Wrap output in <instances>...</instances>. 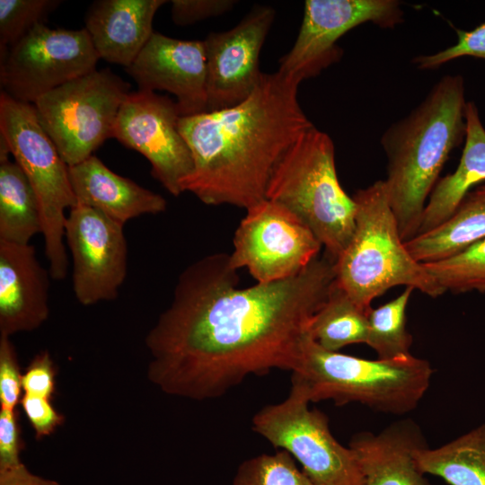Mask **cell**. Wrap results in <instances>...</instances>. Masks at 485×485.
<instances>
[{"label": "cell", "instance_id": "obj_7", "mask_svg": "<svg viewBox=\"0 0 485 485\" xmlns=\"http://www.w3.org/2000/svg\"><path fill=\"white\" fill-rule=\"evenodd\" d=\"M0 136L35 191L48 270L52 278L62 280L68 267L66 211L76 204L68 166L40 124L34 104L16 101L2 91Z\"/></svg>", "mask_w": 485, "mask_h": 485}, {"label": "cell", "instance_id": "obj_5", "mask_svg": "<svg viewBox=\"0 0 485 485\" xmlns=\"http://www.w3.org/2000/svg\"><path fill=\"white\" fill-rule=\"evenodd\" d=\"M356 204L352 236L334 261L335 282L361 309L388 289L405 286L437 297L445 291L415 260L401 239L384 180L353 195Z\"/></svg>", "mask_w": 485, "mask_h": 485}, {"label": "cell", "instance_id": "obj_15", "mask_svg": "<svg viewBox=\"0 0 485 485\" xmlns=\"http://www.w3.org/2000/svg\"><path fill=\"white\" fill-rule=\"evenodd\" d=\"M275 17L269 6L254 7L236 26L203 40L207 57V111L234 107L260 84L261 48Z\"/></svg>", "mask_w": 485, "mask_h": 485}, {"label": "cell", "instance_id": "obj_12", "mask_svg": "<svg viewBox=\"0 0 485 485\" xmlns=\"http://www.w3.org/2000/svg\"><path fill=\"white\" fill-rule=\"evenodd\" d=\"M180 114L171 98L151 91L130 92L116 118L111 137L143 154L151 173L172 195L194 169L191 151L179 130Z\"/></svg>", "mask_w": 485, "mask_h": 485}, {"label": "cell", "instance_id": "obj_21", "mask_svg": "<svg viewBox=\"0 0 485 485\" xmlns=\"http://www.w3.org/2000/svg\"><path fill=\"white\" fill-rule=\"evenodd\" d=\"M465 123L464 146L459 163L454 172L437 181L426 204L418 234L446 221L465 195L485 182V128L473 101L466 103Z\"/></svg>", "mask_w": 485, "mask_h": 485}, {"label": "cell", "instance_id": "obj_31", "mask_svg": "<svg viewBox=\"0 0 485 485\" xmlns=\"http://www.w3.org/2000/svg\"><path fill=\"white\" fill-rule=\"evenodd\" d=\"M22 374L9 337L0 336V410H15L21 401Z\"/></svg>", "mask_w": 485, "mask_h": 485}, {"label": "cell", "instance_id": "obj_9", "mask_svg": "<svg viewBox=\"0 0 485 485\" xmlns=\"http://www.w3.org/2000/svg\"><path fill=\"white\" fill-rule=\"evenodd\" d=\"M309 404L304 392L291 384L284 401L267 405L253 416L252 430L275 448L289 453L315 485H364L355 451L338 442L328 417Z\"/></svg>", "mask_w": 485, "mask_h": 485}, {"label": "cell", "instance_id": "obj_35", "mask_svg": "<svg viewBox=\"0 0 485 485\" xmlns=\"http://www.w3.org/2000/svg\"><path fill=\"white\" fill-rule=\"evenodd\" d=\"M22 447L15 410H0V469L21 464Z\"/></svg>", "mask_w": 485, "mask_h": 485}, {"label": "cell", "instance_id": "obj_10", "mask_svg": "<svg viewBox=\"0 0 485 485\" xmlns=\"http://www.w3.org/2000/svg\"><path fill=\"white\" fill-rule=\"evenodd\" d=\"M99 59L84 28L51 29L41 23L0 56L1 89L16 101L33 104L97 69Z\"/></svg>", "mask_w": 485, "mask_h": 485}, {"label": "cell", "instance_id": "obj_29", "mask_svg": "<svg viewBox=\"0 0 485 485\" xmlns=\"http://www.w3.org/2000/svg\"><path fill=\"white\" fill-rule=\"evenodd\" d=\"M60 4V0H0V56L44 23Z\"/></svg>", "mask_w": 485, "mask_h": 485}, {"label": "cell", "instance_id": "obj_1", "mask_svg": "<svg viewBox=\"0 0 485 485\" xmlns=\"http://www.w3.org/2000/svg\"><path fill=\"white\" fill-rule=\"evenodd\" d=\"M334 280L325 252L291 278L243 288L229 254L200 258L180 274L146 336L148 380L168 395L204 401L250 375L291 372Z\"/></svg>", "mask_w": 485, "mask_h": 485}, {"label": "cell", "instance_id": "obj_23", "mask_svg": "<svg viewBox=\"0 0 485 485\" xmlns=\"http://www.w3.org/2000/svg\"><path fill=\"white\" fill-rule=\"evenodd\" d=\"M419 471L448 485H485V424L439 446L415 451Z\"/></svg>", "mask_w": 485, "mask_h": 485}, {"label": "cell", "instance_id": "obj_14", "mask_svg": "<svg viewBox=\"0 0 485 485\" xmlns=\"http://www.w3.org/2000/svg\"><path fill=\"white\" fill-rule=\"evenodd\" d=\"M65 242L73 260V290L83 305L114 300L128 272L124 225L93 207L69 209Z\"/></svg>", "mask_w": 485, "mask_h": 485}, {"label": "cell", "instance_id": "obj_27", "mask_svg": "<svg viewBox=\"0 0 485 485\" xmlns=\"http://www.w3.org/2000/svg\"><path fill=\"white\" fill-rule=\"evenodd\" d=\"M424 266L445 292L485 293V238L451 257Z\"/></svg>", "mask_w": 485, "mask_h": 485}, {"label": "cell", "instance_id": "obj_18", "mask_svg": "<svg viewBox=\"0 0 485 485\" xmlns=\"http://www.w3.org/2000/svg\"><path fill=\"white\" fill-rule=\"evenodd\" d=\"M427 445L410 419L392 422L378 434L357 433L348 444L358 458L364 485H432L414 459L415 451Z\"/></svg>", "mask_w": 485, "mask_h": 485}, {"label": "cell", "instance_id": "obj_19", "mask_svg": "<svg viewBox=\"0 0 485 485\" xmlns=\"http://www.w3.org/2000/svg\"><path fill=\"white\" fill-rule=\"evenodd\" d=\"M165 0H98L85 27L100 58L128 67L153 34V21Z\"/></svg>", "mask_w": 485, "mask_h": 485}, {"label": "cell", "instance_id": "obj_4", "mask_svg": "<svg viewBox=\"0 0 485 485\" xmlns=\"http://www.w3.org/2000/svg\"><path fill=\"white\" fill-rule=\"evenodd\" d=\"M291 384L310 402L331 400L336 405L357 402L372 410L402 415L418 406L429 387L433 368L413 355L393 360H370L319 346L307 332Z\"/></svg>", "mask_w": 485, "mask_h": 485}, {"label": "cell", "instance_id": "obj_20", "mask_svg": "<svg viewBox=\"0 0 485 485\" xmlns=\"http://www.w3.org/2000/svg\"><path fill=\"white\" fill-rule=\"evenodd\" d=\"M68 173L76 204L99 210L123 225L166 210L163 197L115 173L95 155L68 166Z\"/></svg>", "mask_w": 485, "mask_h": 485}, {"label": "cell", "instance_id": "obj_13", "mask_svg": "<svg viewBox=\"0 0 485 485\" xmlns=\"http://www.w3.org/2000/svg\"><path fill=\"white\" fill-rule=\"evenodd\" d=\"M402 21L396 0H307L296 40L278 70L302 80L316 76L340 59L337 41L348 31L366 22L392 29Z\"/></svg>", "mask_w": 485, "mask_h": 485}, {"label": "cell", "instance_id": "obj_11", "mask_svg": "<svg viewBox=\"0 0 485 485\" xmlns=\"http://www.w3.org/2000/svg\"><path fill=\"white\" fill-rule=\"evenodd\" d=\"M233 245L231 265L237 270L247 269L257 283L298 274L320 256L322 248L295 216L269 199L246 209Z\"/></svg>", "mask_w": 485, "mask_h": 485}, {"label": "cell", "instance_id": "obj_25", "mask_svg": "<svg viewBox=\"0 0 485 485\" xmlns=\"http://www.w3.org/2000/svg\"><path fill=\"white\" fill-rule=\"evenodd\" d=\"M367 314L334 280L325 301L309 322L308 333L319 346L330 351L366 343Z\"/></svg>", "mask_w": 485, "mask_h": 485}, {"label": "cell", "instance_id": "obj_6", "mask_svg": "<svg viewBox=\"0 0 485 485\" xmlns=\"http://www.w3.org/2000/svg\"><path fill=\"white\" fill-rule=\"evenodd\" d=\"M266 199L295 216L334 261L352 236L355 201L340 183L331 138L314 126L297 138L276 165Z\"/></svg>", "mask_w": 485, "mask_h": 485}, {"label": "cell", "instance_id": "obj_32", "mask_svg": "<svg viewBox=\"0 0 485 485\" xmlns=\"http://www.w3.org/2000/svg\"><path fill=\"white\" fill-rule=\"evenodd\" d=\"M56 370L48 350L38 353L22 374V390L26 394L51 398L55 391Z\"/></svg>", "mask_w": 485, "mask_h": 485}, {"label": "cell", "instance_id": "obj_22", "mask_svg": "<svg viewBox=\"0 0 485 485\" xmlns=\"http://www.w3.org/2000/svg\"><path fill=\"white\" fill-rule=\"evenodd\" d=\"M484 238L485 182L472 189L446 221L404 244L425 264L451 257Z\"/></svg>", "mask_w": 485, "mask_h": 485}, {"label": "cell", "instance_id": "obj_36", "mask_svg": "<svg viewBox=\"0 0 485 485\" xmlns=\"http://www.w3.org/2000/svg\"><path fill=\"white\" fill-rule=\"evenodd\" d=\"M0 485H60L31 472L22 463L19 465L0 469Z\"/></svg>", "mask_w": 485, "mask_h": 485}, {"label": "cell", "instance_id": "obj_33", "mask_svg": "<svg viewBox=\"0 0 485 485\" xmlns=\"http://www.w3.org/2000/svg\"><path fill=\"white\" fill-rule=\"evenodd\" d=\"M21 403L36 439L51 435L64 423V416L54 409L49 399L23 393Z\"/></svg>", "mask_w": 485, "mask_h": 485}, {"label": "cell", "instance_id": "obj_2", "mask_svg": "<svg viewBox=\"0 0 485 485\" xmlns=\"http://www.w3.org/2000/svg\"><path fill=\"white\" fill-rule=\"evenodd\" d=\"M302 78L263 74L252 93L227 109L180 117L194 169L182 185L209 206L248 209L266 199L271 174L287 150L313 127L302 110Z\"/></svg>", "mask_w": 485, "mask_h": 485}, {"label": "cell", "instance_id": "obj_34", "mask_svg": "<svg viewBox=\"0 0 485 485\" xmlns=\"http://www.w3.org/2000/svg\"><path fill=\"white\" fill-rule=\"evenodd\" d=\"M171 3L172 21L180 26L220 15L235 4L232 0H173Z\"/></svg>", "mask_w": 485, "mask_h": 485}, {"label": "cell", "instance_id": "obj_24", "mask_svg": "<svg viewBox=\"0 0 485 485\" xmlns=\"http://www.w3.org/2000/svg\"><path fill=\"white\" fill-rule=\"evenodd\" d=\"M41 234L35 191L15 161L0 160V241L29 244Z\"/></svg>", "mask_w": 485, "mask_h": 485}, {"label": "cell", "instance_id": "obj_26", "mask_svg": "<svg viewBox=\"0 0 485 485\" xmlns=\"http://www.w3.org/2000/svg\"><path fill=\"white\" fill-rule=\"evenodd\" d=\"M412 287L390 302L368 312L366 342L381 360H393L411 356L412 337L406 328V308Z\"/></svg>", "mask_w": 485, "mask_h": 485}, {"label": "cell", "instance_id": "obj_17", "mask_svg": "<svg viewBox=\"0 0 485 485\" xmlns=\"http://www.w3.org/2000/svg\"><path fill=\"white\" fill-rule=\"evenodd\" d=\"M49 278L33 245L0 241V336L32 331L48 320Z\"/></svg>", "mask_w": 485, "mask_h": 485}, {"label": "cell", "instance_id": "obj_8", "mask_svg": "<svg viewBox=\"0 0 485 485\" xmlns=\"http://www.w3.org/2000/svg\"><path fill=\"white\" fill-rule=\"evenodd\" d=\"M130 85L109 68L75 78L33 104L43 128L67 166L93 155L108 138Z\"/></svg>", "mask_w": 485, "mask_h": 485}, {"label": "cell", "instance_id": "obj_16", "mask_svg": "<svg viewBox=\"0 0 485 485\" xmlns=\"http://www.w3.org/2000/svg\"><path fill=\"white\" fill-rule=\"evenodd\" d=\"M126 71L138 90L172 93L181 117L207 112V57L203 40H178L154 31Z\"/></svg>", "mask_w": 485, "mask_h": 485}, {"label": "cell", "instance_id": "obj_30", "mask_svg": "<svg viewBox=\"0 0 485 485\" xmlns=\"http://www.w3.org/2000/svg\"><path fill=\"white\" fill-rule=\"evenodd\" d=\"M456 42L434 54L420 55L412 59L417 68L434 70L463 57L485 59V22L470 31L455 29Z\"/></svg>", "mask_w": 485, "mask_h": 485}, {"label": "cell", "instance_id": "obj_28", "mask_svg": "<svg viewBox=\"0 0 485 485\" xmlns=\"http://www.w3.org/2000/svg\"><path fill=\"white\" fill-rule=\"evenodd\" d=\"M234 485H315L285 450L261 454L238 467Z\"/></svg>", "mask_w": 485, "mask_h": 485}, {"label": "cell", "instance_id": "obj_3", "mask_svg": "<svg viewBox=\"0 0 485 485\" xmlns=\"http://www.w3.org/2000/svg\"><path fill=\"white\" fill-rule=\"evenodd\" d=\"M464 80L446 75L407 116L381 137L384 180L402 241L415 237L428 198L450 154L465 138Z\"/></svg>", "mask_w": 485, "mask_h": 485}]
</instances>
